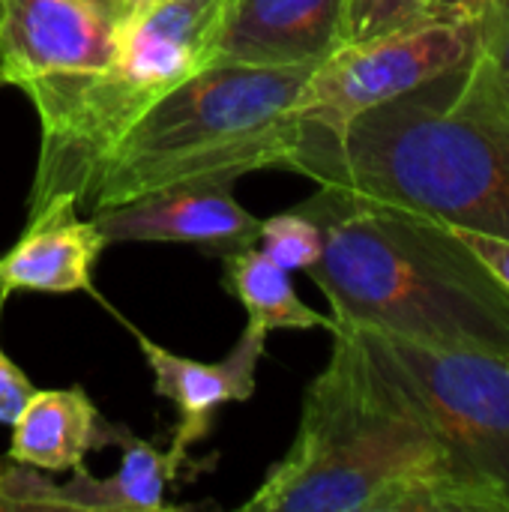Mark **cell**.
Returning <instances> with one entry per match:
<instances>
[{
	"label": "cell",
	"instance_id": "obj_1",
	"mask_svg": "<svg viewBox=\"0 0 509 512\" xmlns=\"http://www.w3.org/2000/svg\"><path fill=\"white\" fill-rule=\"evenodd\" d=\"M333 351L303 396L288 453L246 512H509L432 429L354 330L333 324Z\"/></svg>",
	"mask_w": 509,
	"mask_h": 512
},
{
	"label": "cell",
	"instance_id": "obj_2",
	"mask_svg": "<svg viewBox=\"0 0 509 512\" xmlns=\"http://www.w3.org/2000/svg\"><path fill=\"white\" fill-rule=\"evenodd\" d=\"M285 171L509 240V108L480 54L339 129L297 117Z\"/></svg>",
	"mask_w": 509,
	"mask_h": 512
},
{
	"label": "cell",
	"instance_id": "obj_3",
	"mask_svg": "<svg viewBox=\"0 0 509 512\" xmlns=\"http://www.w3.org/2000/svg\"><path fill=\"white\" fill-rule=\"evenodd\" d=\"M300 210L324 231L306 276L336 324L509 360V291L450 225L324 186Z\"/></svg>",
	"mask_w": 509,
	"mask_h": 512
},
{
	"label": "cell",
	"instance_id": "obj_4",
	"mask_svg": "<svg viewBox=\"0 0 509 512\" xmlns=\"http://www.w3.org/2000/svg\"><path fill=\"white\" fill-rule=\"evenodd\" d=\"M315 66L213 60L129 126L96 168L81 210L117 207L183 180L285 168L297 141L294 108Z\"/></svg>",
	"mask_w": 509,
	"mask_h": 512
},
{
	"label": "cell",
	"instance_id": "obj_5",
	"mask_svg": "<svg viewBox=\"0 0 509 512\" xmlns=\"http://www.w3.org/2000/svg\"><path fill=\"white\" fill-rule=\"evenodd\" d=\"M237 0H159L123 33L105 69L63 72L18 87L39 117V159L27 216L51 198L84 204L96 168L165 93L219 57Z\"/></svg>",
	"mask_w": 509,
	"mask_h": 512
},
{
	"label": "cell",
	"instance_id": "obj_6",
	"mask_svg": "<svg viewBox=\"0 0 509 512\" xmlns=\"http://www.w3.org/2000/svg\"><path fill=\"white\" fill-rule=\"evenodd\" d=\"M348 330L357 333L444 444L509 504V360L426 348L366 327Z\"/></svg>",
	"mask_w": 509,
	"mask_h": 512
},
{
	"label": "cell",
	"instance_id": "obj_7",
	"mask_svg": "<svg viewBox=\"0 0 509 512\" xmlns=\"http://www.w3.org/2000/svg\"><path fill=\"white\" fill-rule=\"evenodd\" d=\"M477 48L480 24L450 18L345 42L312 69L294 111L303 123L339 129L351 117L465 66Z\"/></svg>",
	"mask_w": 509,
	"mask_h": 512
},
{
	"label": "cell",
	"instance_id": "obj_8",
	"mask_svg": "<svg viewBox=\"0 0 509 512\" xmlns=\"http://www.w3.org/2000/svg\"><path fill=\"white\" fill-rule=\"evenodd\" d=\"M237 180H183L117 207L93 210L90 219L105 243H186L204 255H231L258 243L261 219L234 198Z\"/></svg>",
	"mask_w": 509,
	"mask_h": 512
},
{
	"label": "cell",
	"instance_id": "obj_9",
	"mask_svg": "<svg viewBox=\"0 0 509 512\" xmlns=\"http://www.w3.org/2000/svg\"><path fill=\"white\" fill-rule=\"evenodd\" d=\"M120 45L123 30L90 0H0V75L6 87L105 69Z\"/></svg>",
	"mask_w": 509,
	"mask_h": 512
},
{
	"label": "cell",
	"instance_id": "obj_10",
	"mask_svg": "<svg viewBox=\"0 0 509 512\" xmlns=\"http://www.w3.org/2000/svg\"><path fill=\"white\" fill-rule=\"evenodd\" d=\"M132 333L147 366L153 369L156 396L168 399L177 408V426L168 453L180 468H186L189 453L213 432L216 414L231 402H249L255 396V375L267 348V333L246 324L231 354L219 363L171 354L144 333Z\"/></svg>",
	"mask_w": 509,
	"mask_h": 512
},
{
	"label": "cell",
	"instance_id": "obj_11",
	"mask_svg": "<svg viewBox=\"0 0 509 512\" xmlns=\"http://www.w3.org/2000/svg\"><path fill=\"white\" fill-rule=\"evenodd\" d=\"M72 195L51 198L39 213L27 216L21 237L0 255V294H90L93 267L108 246L93 219L78 216ZM99 300V297H96Z\"/></svg>",
	"mask_w": 509,
	"mask_h": 512
},
{
	"label": "cell",
	"instance_id": "obj_12",
	"mask_svg": "<svg viewBox=\"0 0 509 512\" xmlns=\"http://www.w3.org/2000/svg\"><path fill=\"white\" fill-rule=\"evenodd\" d=\"M348 0H237L219 57L255 66H315L342 45Z\"/></svg>",
	"mask_w": 509,
	"mask_h": 512
},
{
	"label": "cell",
	"instance_id": "obj_13",
	"mask_svg": "<svg viewBox=\"0 0 509 512\" xmlns=\"http://www.w3.org/2000/svg\"><path fill=\"white\" fill-rule=\"evenodd\" d=\"M117 423H108L81 387L33 390L21 414L12 420L9 459L33 465L45 474L75 471L93 450L111 447L120 438Z\"/></svg>",
	"mask_w": 509,
	"mask_h": 512
},
{
	"label": "cell",
	"instance_id": "obj_14",
	"mask_svg": "<svg viewBox=\"0 0 509 512\" xmlns=\"http://www.w3.org/2000/svg\"><path fill=\"white\" fill-rule=\"evenodd\" d=\"M117 447L123 450V459L114 474L93 477L87 465H81L72 471L69 483H60L63 512L189 510L165 501L168 483H174L180 474V465L171 459V453H162L153 444L135 438L126 426L120 429Z\"/></svg>",
	"mask_w": 509,
	"mask_h": 512
},
{
	"label": "cell",
	"instance_id": "obj_15",
	"mask_svg": "<svg viewBox=\"0 0 509 512\" xmlns=\"http://www.w3.org/2000/svg\"><path fill=\"white\" fill-rule=\"evenodd\" d=\"M222 288L246 309L249 324L264 330H330L333 318L306 306L288 276L261 246L222 255Z\"/></svg>",
	"mask_w": 509,
	"mask_h": 512
},
{
	"label": "cell",
	"instance_id": "obj_16",
	"mask_svg": "<svg viewBox=\"0 0 509 512\" xmlns=\"http://www.w3.org/2000/svg\"><path fill=\"white\" fill-rule=\"evenodd\" d=\"M258 246L267 258H273L288 273H294V270L306 273L321 258L324 231L309 213L294 207V210L276 213L270 219H261Z\"/></svg>",
	"mask_w": 509,
	"mask_h": 512
},
{
	"label": "cell",
	"instance_id": "obj_17",
	"mask_svg": "<svg viewBox=\"0 0 509 512\" xmlns=\"http://www.w3.org/2000/svg\"><path fill=\"white\" fill-rule=\"evenodd\" d=\"M420 21H432L429 0H348L342 45L366 39V36L402 30Z\"/></svg>",
	"mask_w": 509,
	"mask_h": 512
},
{
	"label": "cell",
	"instance_id": "obj_18",
	"mask_svg": "<svg viewBox=\"0 0 509 512\" xmlns=\"http://www.w3.org/2000/svg\"><path fill=\"white\" fill-rule=\"evenodd\" d=\"M63 512L60 483H51L45 471L0 459V512Z\"/></svg>",
	"mask_w": 509,
	"mask_h": 512
},
{
	"label": "cell",
	"instance_id": "obj_19",
	"mask_svg": "<svg viewBox=\"0 0 509 512\" xmlns=\"http://www.w3.org/2000/svg\"><path fill=\"white\" fill-rule=\"evenodd\" d=\"M477 24H480L477 54L489 66L509 108V0H489Z\"/></svg>",
	"mask_w": 509,
	"mask_h": 512
},
{
	"label": "cell",
	"instance_id": "obj_20",
	"mask_svg": "<svg viewBox=\"0 0 509 512\" xmlns=\"http://www.w3.org/2000/svg\"><path fill=\"white\" fill-rule=\"evenodd\" d=\"M6 294H0V321H3V309H6ZM33 381L24 375V369L3 351L0 342V426H12V420L21 414V408L27 405V399L33 396Z\"/></svg>",
	"mask_w": 509,
	"mask_h": 512
},
{
	"label": "cell",
	"instance_id": "obj_21",
	"mask_svg": "<svg viewBox=\"0 0 509 512\" xmlns=\"http://www.w3.org/2000/svg\"><path fill=\"white\" fill-rule=\"evenodd\" d=\"M462 243L489 267V273L509 291V240L495 237V234H480V231H468V228H453Z\"/></svg>",
	"mask_w": 509,
	"mask_h": 512
},
{
	"label": "cell",
	"instance_id": "obj_22",
	"mask_svg": "<svg viewBox=\"0 0 509 512\" xmlns=\"http://www.w3.org/2000/svg\"><path fill=\"white\" fill-rule=\"evenodd\" d=\"M96 9H102L123 33H126V27H132L156 0H90Z\"/></svg>",
	"mask_w": 509,
	"mask_h": 512
},
{
	"label": "cell",
	"instance_id": "obj_23",
	"mask_svg": "<svg viewBox=\"0 0 509 512\" xmlns=\"http://www.w3.org/2000/svg\"><path fill=\"white\" fill-rule=\"evenodd\" d=\"M432 18H450V21H477L489 0H429Z\"/></svg>",
	"mask_w": 509,
	"mask_h": 512
},
{
	"label": "cell",
	"instance_id": "obj_24",
	"mask_svg": "<svg viewBox=\"0 0 509 512\" xmlns=\"http://www.w3.org/2000/svg\"><path fill=\"white\" fill-rule=\"evenodd\" d=\"M0 87H6V81H3V75H0Z\"/></svg>",
	"mask_w": 509,
	"mask_h": 512
},
{
	"label": "cell",
	"instance_id": "obj_25",
	"mask_svg": "<svg viewBox=\"0 0 509 512\" xmlns=\"http://www.w3.org/2000/svg\"><path fill=\"white\" fill-rule=\"evenodd\" d=\"M156 3H159V0H156Z\"/></svg>",
	"mask_w": 509,
	"mask_h": 512
}]
</instances>
